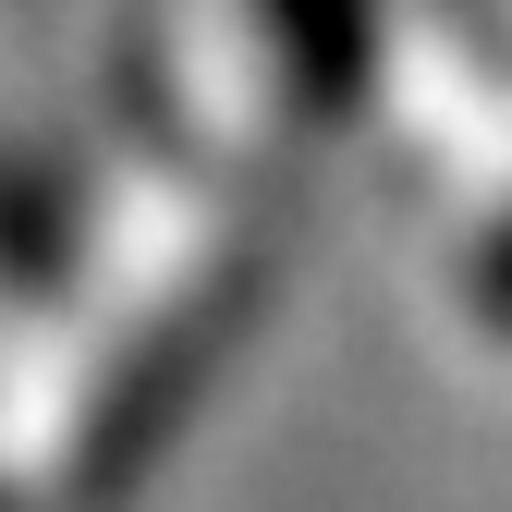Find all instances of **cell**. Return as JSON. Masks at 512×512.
I'll use <instances>...</instances> for the list:
<instances>
[{
    "label": "cell",
    "instance_id": "cell-1",
    "mask_svg": "<svg viewBox=\"0 0 512 512\" xmlns=\"http://www.w3.org/2000/svg\"><path fill=\"white\" fill-rule=\"evenodd\" d=\"M256 293H269V269H256V256H232V269H220L196 305H183V317H171V330H159L135 366H122V378H110V403L86 415V452H74V500H122V488L159 464V439L183 427V403H196L208 378H220V354L244 342Z\"/></svg>",
    "mask_w": 512,
    "mask_h": 512
},
{
    "label": "cell",
    "instance_id": "cell-2",
    "mask_svg": "<svg viewBox=\"0 0 512 512\" xmlns=\"http://www.w3.org/2000/svg\"><path fill=\"white\" fill-rule=\"evenodd\" d=\"M269 49H281V74L305 86V110H342L378 74V13H366V0H269Z\"/></svg>",
    "mask_w": 512,
    "mask_h": 512
},
{
    "label": "cell",
    "instance_id": "cell-3",
    "mask_svg": "<svg viewBox=\"0 0 512 512\" xmlns=\"http://www.w3.org/2000/svg\"><path fill=\"white\" fill-rule=\"evenodd\" d=\"M476 305L512 330V220H500V232H488V256H476Z\"/></svg>",
    "mask_w": 512,
    "mask_h": 512
}]
</instances>
